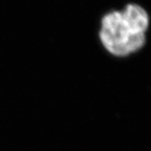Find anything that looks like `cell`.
<instances>
[{"instance_id":"6da1fadb","label":"cell","mask_w":151,"mask_h":151,"mask_svg":"<svg viewBox=\"0 0 151 151\" xmlns=\"http://www.w3.org/2000/svg\"><path fill=\"white\" fill-rule=\"evenodd\" d=\"M150 23L146 9L129 4L123 10L113 11L103 17L99 31L101 43L113 56L128 57L145 46Z\"/></svg>"}]
</instances>
